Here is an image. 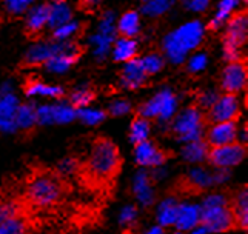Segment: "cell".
Segmentation results:
<instances>
[{
  "label": "cell",
  "instance_id": "cell-26",
  "mask_svg": "<svg viewBox=\"0 0 248 234\" xmlns=\"http://www.w3.org/2000/svg\"><path fill=\"white\" fill-rule=\"evenodd\" d=\"M207 154H208L207 142L201 140V139L186 142L185 148L182 150L184 159L188 162H202L203 159H207Z\"/></svg>",
  "mask_w": 248,
  "mask_h": 234
},
{
  "label": "cell",
  "instance_id": "cell-21",
  "mask_svg": "<svg viewBox=\"0 0 248 234\" xmlns=\"http://www.w3.org/2000/svg\"><path fill=\"white\" fill-rule=\"evenodd\" d=\"M30 222L25 218V211L0 220V234H28Z\"/></svg>",
  "mask_w": 248,
  "mask_h": 234
},
{
  "label": "cell",
  "instance_id": "cell-28",
  "mask_svg": "<svg viewBox=\"0 0 248 234\" xmlns=\"http://www.w3.org/2000/svg\"><path fill=\"white\" fill-rule=\"evenodd\" d=\"M119 32L124 37H133L139 32V14L136 11H128L125 13L121 20H119Z\"/></svg>",
  "mask_w": 248,
  "mask_h": 234
},
{
  "label": "cell",
  "instance_id": "cell-33",
  "mask_svg": "<svg viewBox=\"0 0 248 234\" xmlns=\"http://www.w3.org/2000/svg\"><path fill=\"white\" fill-rule=\"evenodd\" d=\"M174 5V0H147L143 5V13L148 16H160Z\"/></svg>",
  "mask_w": 248,
  "mask_h": 234
},
{
  "label": "cell",
  "instance_id": "cell-31",
  "mask_svg": "<svg viewBox=\"0 0 248 234\" xmlns=\"http://www.w3.org/2000/svg\"><path fill=\"white\" fill-rule=\"evenodd\" d=\"M36 122H37L36 109H34L31 105H19L17 112H16V125H17V128L31 129Z\"/></svg>",
  "mask_w": 248,
  "mask_h": 234
},
{
  "label": "cell",
  "instance_id": "cell-32",
  "mask_svg": "<svg viewBox=\"0 0 248 234\" xmlns=\"http://www.w3.org/2000/svg\"><path fill=\"white\" fill-rule=\"evenodd\" d=\"M150 122L145 117L138 116L131 124V131H130V137H131V142L134 145H138L143 140H147L148 136H150Z\"/></svg>",
  "mask_w": 248,
  "mask_h": 234
},
{
  "label": "cell",
  "instance_id": "cell-25",
  "mask_svg": "<svg viewBox=\"0 0 248 234\" xmlns=\"http://www.w3.org/2000/svg\"><path fill=\"white\" fill-rule=\"evenodd\" d=\"M138 53V43H136L131 37H121L117 39L114 45V59L119 62H128L136 57Z\"/></svg>",
  "mask_w": 248,
  "mask_h": 234
},
{
  "label": "cell",
  "instance_id": "cell-46",
  "mask_svg": "<svg viewBox=\"0 0 248 234\" xmlns=\"http://www.w3.org/2000/svg\"><path fill=\"white\" fill-rule=\"evenodd\" d=\"M185 6L191 11H205L210 0H184Z\"/></svg>",
  "mask_w": 248,
  "mask_h": 234
},
{
  "label": "cell",
  "instance_id": "cell-17",
  "mask_svg": "<svg viewBox=\"0 0 248 234\" xmlns=\"http://www.w3.org/2000/svg\"><path fill=\"white\" fill-rule=\"evenodd\" d=\"M201 220V206L198 205H179L177 210V218L174 227L179 231H190L193 230L196 225H199Z\"/></svg>",
  "mask_w": 248,
  "mask_h": 234
},
{
  "label": "cell",
  "instance_id": "cell-40",
  "mask_svg": "<svg viewBox=\"0 0 248 234\" xmlns=\"http://www.w3.org/2000/svg\"><path fill=\"white\" fill-rule=\"evenodd\" d=\"M93 42L96 43V56L102 57L108 51L111 39L107 37V36H104V34H99V36H96V37L93 39Z\"/></svg>",
  "mask_w": 248,
  "mask_h": 234
},
{
  "label": "cell",
  "instance_id": "cell-11",
  "mask_svg": "<svg viewBox=\"0 0 248 234\" xmlns=\"http://www.w3.org/2000/svg\"><path fill=\"white\" fill-rule=\"evenodd\" d=\"M237 139V124L236 120H227V122H217L208 129L207 142L211 146H220L236 142Z\"/></svg>",
  "mask_w": 248,
  "mask_h": 234
},
{
  "label": "cell",
  "instance_id": "cell-14",
  "mask_svg": "<svg viewBox=\"0 0 248 234\" xmlns=\"http://www.w3.org/2000/svg\"><path fill=\"white\" fill-rule=\"evenodd\" d=\"M37 122L40 124H66L76 117V111L68 105L40 107L37 111Z\"/></svg>",
  "mask_w": 248,
  "mask_h": 234
},
{
  "label": "cell",
  "instance_id": "cell-27",
  "mask_svg": "<svg viewBox=\"0 0 248 234\" xmlns=\"http://www.w3.org/2000/svg\"><path fill=\"white\" fill-rule=\"evenodd\" d=\"M25 91L30 96H49V97H61L63 96V90L59 86L45 85L39 80H31L25 86Z\"/></svg>",
  "mask_w": 248,
  "mask_h": 234
},
{
  "label": "cell",
  "instance_id": "cell-24",
  "mask_svg": "<svg viewBox=\"0 0 248 234\" xmlns=\"http://www.w3.org/2000/svg\"><path fill=\"white\" fill-rule=\"evenodd\" d=\"M177 210H179V203L174 199H167L160 205L157 210V220L162 228L164 227H171V225L176 223L177 218Z\"/></svg>",
  "mask_w": 248,
  "mask_h": 234
},
{
  "label": "cell",
  "instance_id": "cell-18",
  "mask_svg": "<svg viewBox=\"0 0 248 234\" xmlns=\"http://www.w3.org/2000/svg\"><path fill=\"white\" fill-rule=\"evenodd\" d=\"M134 194L143 206H150L155 202V193L151 188L150 174L147 171H139L134 179Z\"/></svg>",
  "mask_w": 248,
  "mask_h": 234
},
{
  "label": "cell",
  "instance_id": "cell-22",
  "mask_svg": "<svg viewBox=\"0 0 248 234\" xmlns=\"http://www.w3.org/2000/svg\"><path fill=\"white\" fill-rule=\"evenodd\" d=\"M48 14H49L48 5H40L30 13V17L27 20V30L31 36H37L45 28V25L48 23Z\"/></svg>",
  "mask_w": 248,
  "mask_h": 234
},
{
  "label": "cell",
  "instance_id": "cell-42",
  "mask_svg": "<svg viewBox=\"0 0 248 234\" xmlns=\"http://www.w3.org/2000/svg\"><path fill=\"white\" fill-rule=\"evenodd\" d=\"M31 2L32 0H6V6L11 13L19 14L23 10H27V6H30Z\"/></svg>",
  "mask_w": 248,
  "mask_h": 234
},
{
  "label": "cell",
  "instance_id": "cell-50",
  "mask_svg": "<svg viewBox=\"0 0 248 234\" xmlns=\"http://www.w3.org/2000/svg\"><path fill=\"white\" fill-rule=\"evenodd\" d=\"M174 234H184L182 231H177V233H174Z\"/></svg>",
  "mask_w": 248,
  "mask_h": 234
},
{
  "label": "cell",
  "instance_id": "cell-5",
  "mask_svg": "<svg viewBox=\"0 0 248 234\" xmlns=\"http://www.w3.org/2000/svg\"><path fill=\"white\" fill-rule=\"evenodd\" d=\"M205 119L198 107H188L181 114H179L173 124L174 134L181 139L182 142L198 140L202 136Z\"/></svg>",
  "mask_w": 248,
  "mask_h": 234
},
{
  "label": "cell",
  "instance_id": "cell-45",
  "mask_svg": "<svg viewBox=\"0 0 248 234\" xmlns=\"http://www.w3.org/2000/svg\"><path fill=\"white\" fill-rule=\"evenodd\" d=\"M128 111H130V103L125 100H117L109 107V112L113 116H122V114H126Z\"/></svg>",
  "mask_w": 248,
  "mask_h": 234
},
{
  "label": "cell",
  "instance_id": "cell-9",
  "mask_svg": "<svg viewBox=\"0 0 248 234\" xmlns=\"http://www.w3.org/2000/svg\"><path fill=\"white\" fill-rule=\"evenodd\" d=\"M239 114H241V107H239L236 94L227 93L225 96L217 97V100L208 109V122L217 124L227 122V120H237Z\"/></svg>",
  "mask_w": 248,
  "mask_h": 234
},
{
  "label": "cell",
  "instance_id": "cell-12",
  "mask_svg": "<svg viewBox=\"0 0 248 234\" xmlns=\"http://www.w3.org/2000/svg\"><path fill=\"white\" fill-rule=\"evenodd\" d=\"M168 159V153L157 148L155 143L143 140L136 145V162L142 167H160Z\"/></svg>",
  "mask_w": 248,
  "mask_h": 234
},
{
  "label": "cell",
  "instance_id": "cell-48",
  "mask_svg": "<svg viewBox=\"0 0 248 234\" xmlns=\"http://www.w3.org/2000/svg\"><path fill=\"white\" fill-rule=\"evenodd\" d=\"M190 231H191L190 234H208V230L205 228L203 225H201V223H199V225H196V227H194L193 230H190Z\"/></svg>",
  "mask_w": 248,
  "mask_h": 234
},
{
  "label": "cell",
  "instance_id": "cell-41",
  "mask_svg": "<svg viewBox=\"0 0 248 234\" xmlns=\"http://www.w3.org/2000/svg\"><path fill=\"white\" fill-rule=\"evenodd\" d=\"M138 218V210H136V206L133 205H128L122 210V214H121V223L122 225H128V223H133Z\"/></svg>",
  "mask_w": 248,
  "mask_h": 234
},
{
  "label": "cell",
  "instance_id": "cell-52",
  "mask_svg": "<svg viewBox=\"0 0 248 234\" xmlns=\"http://www.w3.org/2000/svg\"><path fill=\"white\" fill-rule=\"evenodd\" d=\"M143 2H147V0H143Z\"/></svg>",
  "mask_w": 248,
  "mask_h": 234
},
{
  "label": "cell",
  "instance_id": "cell-4",
  "mask_svg": "<svg viewBox=\"0 0 248 234\" xmlns=\"http://www.w3.org/2000/svg\"><path fill=\"white\" fill-rule=\"evenodd\" d=\"M248 16L247 11H239L228 22L224 37V57L228 62H237L242 59L241 49L247 42Z\"/></svg>",
  "mask_w": 248,
  "mask_h": 234
},
{
  "label": "cell",
  "instance_id": "cell-39",
  "mask_svg": "<svg viewBox=\"0 0 248 234\" xmlns=\"http://www.w3.org/2000/svg\"><path fill=\"white\" fill-rule=\"evenodd\" d=\"M59 170H61L62 174H76L79 171V160L74 157H68L59 165Z\"/></svg>",
  "mask_w": 248,
  "mask_h": 234
},
{
  "label": "cell",
  "instance_id": "cell-8",
  "mask_svg": "<svg viewBox=\"0 0 248 234\" xmlns=\"http://www.w3.org/2000/svg\"><path fill=\"white\" fill-rule=\"evenodd\" d=\"M247 154V148L242 143H228V145H220V146H213L208 151L207 157L208 160L217 168H230L239 165Z\"/></svg>",
  "mask_w": 248,
  "mask_h": 234
},
{
  "label": "cell",
  "instance_id": "cell-2",
  "mask_svg": "<svg viewBox=\"0 0 248 234\" xmlns=\"http://www.w3.org/2000/svg\"><path fill=\"white\" fill-rule=\"evenodd\" d=\"M65 189V182L59 174L51 171H39L34 172L28 180L25 201L37 208L53 206L62 201Z\"/></svg>",
  "mask_w": 248,
  "mask_h": 234
},
{
  "label": "cell",
  "instance_id": "cell-29",
  "mask_svg": "<svg viewBox=\"0 0 248 234\" xmlns=\"http://www.w3.org/2000/svg\"><path fill=\"white\" fill-rule=\"evenodd\" d=\"M70 19H71V10L63 2H59L54 6H49L48 25H49L51 28L61 27V25L70 22Z\"/></svg>",
  "mask_w": 248,
  "mask_h": 234
},
{
  "label": "cell",
  "instance_id": "cell-23",
  "mask_svg": "<svg viewBox=\"0 0 248 234\" xmlns=\"http://www.w3.org/2000/svg\"><path fill=\"white\" fill-rule=\"evenodd\" d=\"M61 49V45H51V43H39V45H34L27 54V62L31 65H37V63H44L46 60L54 56L57 51Z\"/></svg>",
  "mask_w": 248,
  "mask_h": 234
},
{
  "label": "cell",
  "instance_id": "cell-43",
  "mask_svg": "<svg viewBox=\"0 0 248 234\" xmlns=\"http://www.w3.org/2000/svg\"><path fill=\"white\" fill-rule=\"evenodd\" d=\"M220 205H228V201L222 194H213L205 199L202 208H211V206H220Z\"/></svg>",
  "mask_w": 248,
  "mask_h": 234
},
{
  "label": "cell",
  "instance_id": "cell-35",
  "mask_svg": "<svg viewBox=\"0 0 248 234\" xmlns=\"http://www.w3.org/2000/svg\"><path fill=\"white\" fill-rule=\"evenodd\" d=\"M76 116H79L85 124L88 125H96L100 124L105 119L104 111H94V109H82L79 112H76Z\"/></svg>",
  "mask_w": 248,
  "mask_h": 234
},
{
  "label": "cell",
  "instance_id": "cell-51",
  "mask_svg": "<svg viewBox=\"0 0 248 234\" xmlns=\"http://www.w3.org/2000/svg\"><path fill=\"white\" fill-rule=\"evenodd\" d=\"M57 2H66V0H57Z\"/></svg>",
  "mask_w": 248,
  "mask_h": 234
},
{
  "label": "cell",
  "instance_id": "cell-7",
  "mask_svg": "<svg viewBox=\"0 0 248 234\" xmlns=\"http://www.w3.org/2000/svg\"><path fill=\"white\" fill-rule=\"evenodd\" d=\"M176 107H177V100L174 97V94L171 91H162L147 103H143L139 112L145 119L159 117L160 120H170L174 114Z\"/></svg>",
  "mask_w": 248,
  "mask_h": 234
},
{
  "label": "cell",
  "instance_id": "cell-3",
  "mask_svg": "<svg viewBox=\"0 0 248 234\" xmlns=\"http://www.w3.org/2000/svg\"><path fill=\"white\" fill-rule=\"evenodd\" d=\"M203 37V27L201 22H190L177 31L167 36L164 48L173 63H182L186 53L199 45Z\"/></svg>",
  "mask_w": 248,
  "mask_h": 234
},
{
  "label": "cell",
  "instance_id": "cell-1",
  "mask_svg": "<svg viewBox=\"0 0 248 234\" xmlns=\"http://www.w3.org/2000/svg\"><path fill=\"white\" fill-rule=\"evenodd\" d=\"M122 159L117 146L107 137H97L93 142L87 159L79 162L78 174L82 176L85 184L94 188H108L121 171Z\"/></svg>",
  "mask_w": 248,
  "mask_h": 234
},
{
  "label": "cell",
  "instance_id": "cell-44",
  "mask_svg": "<svg viewBox=\"0 0 248 234\" xmlns=\"http://www.w3.org/2000/svg\"><path fill=\"white\" fill-rule=\"evenodd\" d=\"M205 65H207V57H205V54H198L190 60L188 68H190V71L198 73V71H202V69L205 68Z\"/></svg>",
  "mask_w": 248,
  "mask_h": 234
},
{
  "label": "cell",
  "instance_id": "cell-49",
  "mask_svg": "<svg viewBox=\"0 0 248 234\" xmlns=\"http://www.w3.org/2000/svg\"><path fill=\"white\" fill-rule=\"evenodd\" d=\"M143 234H164V228H162L160 225H159V227H153V228H150L147 233H143Z\"/></svg>",
  "mask_w": 248,
  "mask_h": 234
},
{
  "label": "cell",
  "instance_id": "cell-13",
  "mask_svg": "<svg viewBox=\"0 0 248 234\" xmlns=\"http://www.w3.org/2000/svg\"><path fill=\"white\" fill-rule=\"evenodd\" d=\"M79 56L80 49H78L74 45H61V49L54 56H51L45 63L49 71L63 73L79 59Z\"/></svg>",
  "mask_w": 248,
  "mask_h": 234
},
{
  "label": "cell",
  "instance_id": "cell-16",
  "mask_svg": "<svg viewBox=\"0 0 248 234\" xmlns=\"http://www.w3.org/2000/svg\"><path fill=\"white\" fill-rule=\"evenodd\" d=\"M147 73L142 66V62L139 59L128 60L124 71H122V83L126 88H139L145 82H147Z\"/></svg>",
  "mask_w": 248,
  "mask_h": 234
},
{
  "label": "cell",
  "instance_id": "cell-19",
  "mask_svg": "<svg viewBox=\"0 0 248 234\" xmlns=\"http://www.w3.org/2000/svg\"><path fill=\"white\" fill-rule=\"evenodd\" d=\"M211 184V176L207 171L202 168H194L190 171V174L182 179V189H190L191 193H201Z\"/></svg>",
  "mask_w": 248,
  "mask_h": 234
},
{
  "label": "cell",
  "instance_id": "cell-20",
  "mask_svg": "<svg viewBox=\"0 0 248 234\" xmlns=\"http://www.w3.org/2000/svg\"><path fill=\"white\" fill-rule=\"evenodd\" d=\"M233 214L236 220V228L247 230L248 227V193L247 189H241L233 201Z\"/></svg>",
  "mask_w": 248,
  "mask_h": 234
},
{
  "label": "cell",
  "instance_id": "cell-36",
  "mask_svg": "<svg viewBox=\"0 0 248 234\" xmlns=\"http://www.w3.org/2000/svg\"><path fill=\"white\" fill-rule=\"evenodd\" d=\"M79 30V23L78 22H66L61 27L56 28V32H54V37L57 40H65L68 37H71L73 34Z\"/></svg>",
  "mask_w": 248,
  "mask_h": 234
},
{
  "label": "cell",
  "instance_id": "cell-30",
  "mask_svg": "<svg viewBox=\"0 0 248 234\" xmlns=\"http://www.w3.org/2000/svg\"><path fill=\"white\" fill-rule=\"evenodd\" d=\"M239 5V0H222L219 3V10L216 13V16L213 17V20L210 22V30H217L222 23H224L232 13L236 10V6Z\"/></svg>",
  "mask_w": 248,
  "mask_h": 234
},
{
  "label": "cell",
  "instance_id": "cell-47",
  "mask_svg": "<svg viewBox=\"0 0 248 234\" xmlns=\"http://www.w3.org/2000/svg\"><path fill=\"white\" fill-rule=\"evenodd\" d=\"M228 177H230V172L227 171V168H219L216 174L211 176V180H213V184H217V182L220 184V182H225Z\"/></svg>",
  "mask_w": 248,
  "mask_h": 234
},
{
  "label": "cell",
  "instance_id": "cell-37",
  "mask_svg": "<svg viewBox=\"0 0 248 234\" xmlns=\"http://www.w3.org/2000/svg\"><path fill=\"white\" fill-rule=\"evenodd\" d=\"M93 99H94V93H91L88 90H79L73 94L71 102L74 107L80 108V107H87Z\"/></svg>",
  "mask_w": 248,
  "mask_h": 234
},
{
  "label": "cell",
  "instance_id": "cell-53",
  "mask_svg": "<svg viewBox=\"0 0 248 234\" xmlns=\"http://www.w3.org/2000/svg\"><path fill=\"white\" fill-rule=\"evenodd\" d=\"M126 234H128V233H126Z\"/></svg>",
  "mask_w": 248,
  "mask_h": 234
},
{
  "label": "cell",
  "instance_id": "cell-15",
  "mask_svg": "<svg viewBox=\"0 0 248 234\" xmlns=\"http://www.w3.org/2000/svg\"><path fill=\"white\" fill-rule=\"evenodd\" d=\"M19 108V102L11 94H5L0 97V129L2 131H14L16 125V112Z\"/></svg>",
  "mask_w": 248,
  "mask_h": 234
},
{
  "label": "cell",
  "instance_id": "cell-6",
  "mask_svg": "<svg viewBox=\"0 0 248 234\" xmlns=\"http://www.w3.org/2000/svg\"><path fill=\"white\" fill-rule=\"evenodd\" d=\"M201 225L208 230V233H225L236 228V220L232 206L220 205L211 208L201 206Z\"/></svg>",
  "mask_w": 248,
  "mask_h": 234
},
{
  "label": "cell",
  "instance_id": "cell-34",
  "mask_svg": "<svg viewBox=\"0 0 248 234\" xmlns=\"http://www.w3.org/2000/svg\"><path fill=\"white\" fill-rule=\"evenodd\" d=\"M140 62L147 74H156L157 71H160L162 66H164V60H162L159 54H150L145 59H142Z\"/></svg>",
  "mask_w": 248,
  "mask_h": 234
},
{
  "label": "cell",
  "instance_id": "cell-38",
  "mask_svg": "<svg viewBox=\"0 0 248 234\" xmlns=\"http://www.w3.org/2000/svg\"><path fill=\"white\" fill-rule=\"evenodd\" d=\"M217 100V94L215 91H203L199 94V97H198V103H199V107L203 108V109H210L211 105Z\"/></svg>",
  "mask_w": 248,
  "mask_h": 234
},
{
  "label": "cell",
  "instance_id": "cell-10",
  "mask_svg": "<svg viewBox=\"0 0 248 234\" xmlns=\"http://www.w3.org/2000/svg\"><path fill=\"white\" fill-rule=\"evenodd\" d=\"M247 86V65L242 60L232 62L222 74V88L230 94H237Z\"/></svg>",
  "mask_w": 248,
  "mask_h": 234
}]
</instances>
